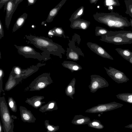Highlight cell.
Instances as JSON below:
<instances>
[{
  "label": "cell",
  "mask_w": 132,
  "mask_h": 132,
  "mask_svg": "<svg viewBox=\"0 0 132 132\" xmlns=\"http://www.w3.org/2000/svg\"><path fill=\"white\" fill-rule=\"evenodd\" d=\"M115 50L123 58L128 61L129 59L132 56V52L129 49L117 48Z\"/></svg>",
  "instance_id": "25"
},
{
  "label": "cell",
  "mask_w": 132,
  "mask_h": 132,
  "mask_svg": "<svg viewBox=\"0 0 132 132\" xmlns=\"http://www.w3.org/2000/svg\"><path fill=\"white\" fill-rule=\"evenodd\" d=\"M90 23V21L80 18L71 22L70 27L73 29L86 30L88 28Z\"/></svg>",
  "instance_id": "15"
},
{
  "label": "cell",
  "mask_w": 132,
  "mask_h": 132,
  "mask_svg": "<svg viewBox=\"0 0 132 132\" xmlns=\"http://www.w3.org/2000/svg\"><path fill=\"white\" fill-rule=\"evenodd\" d=\"M64 67L70 70L71 72L82 69V67L77 63L71 61H64L61 64Z\"/></svg>",
  "instance_id": "20"
},
{
  "label": "cell",
  "mask_w": 132,
  "mask_h": 132,
  "mask_svg": "<svg viewBox=\"0 0 132 132\" xmlns=\"http://www.w3.org/2000/svg\"><path fill=\"white\" fill-rule=\"evenodd\" d=\"M67 0H62L56 6L52 9L50 11L46 21L50 23L52 22L54 18L57 15L58 12Z\"/></svg>",
  "instance_id": "18"
},
{
  "label": "cell",
  "mask_w": 132,
  "mask_h": 132,
  "mask_svg": "<svg viewBox=\"0 0 132 132\" xmlns=\"http://www.w3.org/2000/svg\"><path fill=\"white\" fill-rule=\"evenodd\" d=\"M3 128L1 121H0V132H3Z\"/></svg>",
  "instance_id": "42"
},
{
  "label": "cell",
  "mask_w": 132,
  "mask_h": 132,
  "mask_svg": "<svg viewBox=\"0 0 132 132\" xmlns=\"http://www.w3.org/2000/svg\"><path fill=\"white\" fill-rule=\"evenodd\" d=\"M8 104L11 111L14 112L17 111V106L16 102L13 98L11 97H9L8 100Z\"/></svg>",
  "instance_id": "33"
},
{
  "label": "cell",
  "mask_w": 132,
  "mask_h": 132,
  "mask_svg": "<svg viewBox=\"0 0 132 132\" xmlns=\"http://www.w3.org/2000/svg\"></svg>",
  "instance_id": "47"
},
{
  "label": "cell",
  "mask_w": 132,
  "mask_h": 132,
  "mask_svg": "<svg viewBox=\"0 0 132 132\" xmlns=\"http://www.w3.org/2000/svg\"><path fill=\"white\" fill-rule=\"evenodd\" d=\"M117 98L125 102L132 103V93H123L116 95Z\"/></svg>",
  "instance_id": "27"
},
{
  "label": "cell",
  "mask_w": 132,
  "mask_h": 132,
  "mask_svg": "<svg viewBox=\"0 0 132 132\" xmlns=\"http://www.w3.org/2000/svg\"><path fill=\"white\" fill-rule=\"evenodd\" d=\"M76 82V79L75 78H73L67 86L65 89V93L66 95L72 99H73V95L75 93Z\"/></svg>",
  "instance_id": "22"
},
{
  "label": "cell",
  "mask_w": 132,
  "mask_h": 132,
  "mask_svg": "<svg viewBox=\"0 0 132 132\" xmlns=\"http://www.w3.org/2000/svg\"><path fill=\"white\" fill-rule=\"evenodd\" d=\"M86 45L91 51L97 55L104 58L113 60V58L103 48L97 44L88 42Z\"/></svg>",
  "instance_id": "13"
},
{
  "label": "cell",
  "mask_w": 132,
  "mask_h": 132,
  "mask_svg": "<svg viewBox=\"0 0 132 132\" xmlns=\"http://www.w3.org/2000/svg\"><path fill=\"white\" fill-rule=\"evenodd\" d=\"M0 59H1V52H0Z\"/></svg>",
  "instance_id": "46"
},
{
  "label": "cell",
  "mask_w": 132,
  "mask_h": 132,
  "mask_svg": "<svg viewBox=\"0 0 132 132\" xmlns=\"http://www.w3.org/2000/svg\"><path fill=\"white\" fill-rule=\"evenodd\" d=\"M84 7L81 6L77 9L71 15L69 19L71 22L77 19L80 18L84 14Z\"/></svg>",
  "instance_id": "26"
},
{
  "label": "cell",
  "mask_w": 132,
  "mask_h": 132,
  "mask_svg": "<svg viewBox=\"0 0 132 132\" xmlns=\"http://www.w3.org/2000/svg\"><path fill=\"white\" fill-rule=\"evenodd\" d=\"M98 0H89L91 4L94 3L95 4Z\"/></svg>",
  "instance_id": "40"
},
{
  "label": "cell",
  "mask_w": 132,
  "mask_h": 132,
  "mask_svg": "<svg viewBox=\"0 0 132 132\" xmlns=\"http://www.w3.org/2000/svg\"><path fill=\"white\" fill-rule=\"evenodd\" d=\"M100 40L116 45L132 43V41L129 40L124 36L118 35L110 36L106 34L102 36Z\"/></svg>",
  "instance_id": "12"
},
{
  "label": "cell",
  "mask_w": 132,
  "mask_h": 132,
  "mask_svg": "<svg viewBox=\"0 0 132 132\" xmlns=\"http://www.w3.org/2000/svg\"><path fill=\"white\" fill-rule=\"evenodd\" d=\"M53 82L50 73H44L34 79L27 87V89H29L30 91L40 90L45 88Z\"/></svg>",
  "instance_id": "6"
},
{
  "label": "cell",
  "mask_w": 132,
  "mask_h": 132,
  "mask_svg": "<svg viewBox=\"0 0 132 132\" xmlns=\"http://www.w3.org/2000/svg\"><path fill=\"white\" fill-rule=\"evenodd\" d=\"M128 61L132 64V56L129 59Z\"/></svg>",
  "instance_id": "44"
},
{
  "label": "cell",
  "mask_w": 132,
  "mask_h": 132,
  "mask_svg": "<svg viewBox=\"0 0 132 132\" xmlns=\"http://www.w3.org/2000/svg\"><path fill=\"white\" fill-rule=\"evenodd\" d=\"M25 37L29 43L49 56L52 54L62 59V54H64L66 52L61 45L53 42L51 39L47 37L37 36L30 34L26 35Z\"/></svg>",
  "instance_id": "1"
},
{
  "label": "cell",
  "mask_w": 132,
  "mask_h": 132,
  "mask_svg": "<svg viewBox=\"0 0 132 132\" xmlns=\"http://www.w3.org/2000/svg\"><path fill=\"white\" fill-rule=\"evenodd\" d=\"M104 6L106 7L109 6L113 7L118 6L120 5V4L118 0H106L104 2Z\"/></svg>",
  "instance_id": "34"
},
{
  "label": "cell",
  "mask_w": 132,
  "mask_h": 132,
  "mask_svg": "<svg viewBox=\"0 0 132 132\" xmlns=\"http://www.w3.org/2000/svg\"><path fill=\"white\" fill-rule=\"evenodd\" d=\"M4 36V32L3 29V27L1 23V20H0V39H1Z\"/></svg>",
  "instance_id": "36"
},
{
  "label": "cell",
  "mask_w": 132,
  "mask_h": 132,
  "mask_svg": "<svg viewBox=\"0 0 132 132\" xmlns=\"http://www.w3.org/2000/svg\"><path fill=\"white\" fill-rule=\"evenodd\" d=\"M68 39L69 47L67 48V59L76 61L79 60L80 55L84 57V54L79 47L81 40L80 36L76 33H74L72 39Z\"/></svg>",
  "instance_id": "4"
},
{
  "label": "cell",
  "mask_w": 132,
  "mask_h": 132,
  "mask_svg": "<svg viewBox=\"0 0 132 132\" xmlns=\"http://www.w3.org/2000/svg\"><path fill=\"white\" fill-rule=\"evenodd\" d=\"M48 35V36L51 38H52L54 36V33L53 29H52L49 31Z\"/></svg>",
  "instance_id": "38"
},
{
  "label": "cell",
  "mask_w": 132,
  "mask_h": 132,
  "mask_svg": "<svg viewBox=\"0 0 132 132\" xmlns=\"http://www.w3.org/2000/svg\"><path fill=\"white\" fill-rule=\"evenodd\" d=\"M108 9L111 12H113L114 10V7L112 6H109L108 7Z\"/></svg>",
  "instance_id": "41"
},
{
  "label": "cell",
  "mask_w": 132,
  "mask_h": 132,
  "mask_svg": "<svg viewBox=\"0 0 132 132\" xmlns=\"http://www.w3.org/2000/svg\"><path fill=\"white\" fill-rule=\"evenodd\" d=\"M17 49L19 53L26 58L37 59L40 61H46L51 59L49 56L44 52L41 53L36 51L32 47L28 46H18L14 45Z\"/></svg>",
  "instance_id": "5"
},
{
  "label": "cell",
  "mask_w": 132,
  "mask_h": 132,
  "mask_svg": "<svg viewBox=\"0 0 132 132\" xmlns=\"http://www.w3.org/2000/svg\"><path fill=\"white\" fill-rule=\"evenodd\" d=\"M9 0H1L0 2V9H1L4 5L6 4Z\"/></svg>",
  "instance_id": "37"
},
{
  "label": "cell",
  "mask_w": 132,
  "mask_h": 132,
  "mask_svg": "<svg viewBox=\"0 0 132 132\" xmlns=\"http://www.w3.org/2000/svg\"><path fill=\"white\" fill-rule=\"evenodd\" d=\"M108 75L116 82L118 84L127 82L129 80L125 74L123 72L111 67L109 69L104 67Z\"/></svg>",
  "instance_id": "10"
},
{
  "label": "cell",
  "mask_w": 132,
  "mask_h": 132,
  "mask_svg": "<svg viewBox=\"0 0 132 132\" xmlns=\"http://www.w3.org/2000/svg\"><path fill=\"white\" fill-rule=\"evenodd\" d=\"M4 73L3 70L1 68L0 69V94L2 92H4L2 88L3 78L4 77Z\"/></svg>",
  "instance_id": "35"
},
{
  "label": "cell",
  "mask_w": 132,
  "mask_h": 132,
  "mask_svg": "<svg viewBox=\"0 0 132 132\" xmlns=\"http://www.w3.org/2000/svg\"><path fill=\"white\" fill-rule=\"evenodd\" d=\"M87 125L89 127L98 129H102L104 127L101 122L97 119H93V121L89 122Z\"/></svg>",
  "instance_id": "28"
},
{
  "label": "cell",
  "mask_w": 132,
  "mask_h": 132,
  "mask_svg": "<svg viewBox=\"0 0 132 132\" xmlns=\"http://www.w3.org/2000/svg\"><path fill=\"white\" fill-rule=\"evenodd\" d=\"M126 7L125 13L129 14L132 18V0H124Z\"/></svg>",
  "instance_id": "32"
},
{
  "label": "cell",
  "mask_w": 132,
  "mask_h": 132,
  "mask_svg": "<svg viewBox=\"0 0 132 132\" xmlns=\"http://www.w3.org/2000/svg\"><path fill=\"white\" fill-rule=\"evenodd\" d=\"M23 0H9L6 6L5 25L8 29L13 15L17 9L18 5Z\"/></svg>",
  "instance_id": "11"
},
{
  "label": "cell",
  "mask_w": 132,
  "mask_h": 132,
  "mask_svg": "<svg viewBox=\"0 0 132 132\" xmlns=\"http://www.w3.org/2000/svg\"><path fill=\"white\" fill-rule=\"evenodd\" d=\"M130 22L131 23V29L132 30V19H130Z\"/></svg>",
  "instance_id": "45"
},
{
  "label": "cell",
  "mask_w": 132,
  "mask_h": 132,
  "mask_svg": "<svg viewBox=\"0 0 132 132\" xmlns=\"http://www.w3.org/2000/svg\"><path fill=\"white\" fill-rule=\"evenodd\" d=\"M109 31L103 28L97 26L95 29V34L96 36H101L108 34Z\"/></svg>",
  "instance_id": "31"
},
{
  "label": "cell",
  "mask_w": 132,
  "mask_h": 132,
  "mask_svg": "<svg viewBox=\"0 0 132 132\" xmlns=\"http://www.w3.org/2000/svg\"><path fill=\"white\" fill-rule=\"evenodd\" d=\"M91 121L90 118L81 115L75 116L71 123L74 125H80L87 124Z\"/></svg>",
  "instance_id": "19"
},
{
  "label": "cell",
  "mask_w": 132,
  "mask_h": 132,
  "mask_svg": "<svg viewBox=\"0 0 132 132\" xmlns=\"http://www.w3.org/2000/svg\"><path fill=\"white\" fill-rule=\"evenodd\" d=\"M93 16L95 20L110 28L123 29L131 25L126 17L113 12L109 13L96 12Z\"/></svg>",
  "instance_id": "2"
},
{
  "label": "cell",
  "mask_w": 132,
  "mask_h": 132,
  "mask_svg": "<svg viewBox=\"0 0 132 132\" xmlns=\"http://www.w3.org/2000/svg\"><path fill=\"white\" fill-rule=\"evenodd\" d=\"M58 107L56 102L54 101L49 102L46 104L42 106L39 110V111L42 113L47 111H52L57 110Z\"/></svg>",
  "instance_id": "21"
},
{
  "label": "cell",
  "mask_w": 132,
  "mask_h": 132,
  "mask_svg": "<svg viewBox=\"0 0 132 132\" xmlns=\"http://www.w3.org/2000/svg\"><path fill=\"white\" fill-rule=\"evenodd\" d=\"M27 14L24 13L17 19L13 26L12 29L13 32H15L22 27L27 18Z\"/></svg>",
  "instance_id": "24"
},
{
  "label": "cell",
  "mask_w": 132,
  "mask_h": 132,
  "mask_svg": "<svg viewBox=\"0 0 132 132\" xmlns=\"http://www.w3.org/2000/svg\"><path fill=\"white\" fill-rule=\"evenodd\" d=\"M20 115L22 120L24 122L35 123L36 119L31 111L22 106L19 107Z\"/></svg>",
  "instance_id": "14"
},
{
  "label": "cell",
  "mask_w": 132,
  "mask_h": 132,
  "mask_svg": "<svg viewBox=\"0 0 132 132\" xmlns=\"http://www.w3.org/2000/svg\"><path fill=\"white\" fill-rule=\"evenodd\" d=\"M37 1V0H28V5L30 6L34 4Z\"/></svg>",
  "instance_id": "39"
},
{
  "label": "cell",
  "mask_w": 132,
  "mask_h": 132,
  "mask_svg": "<svg viewBox=\"0 0 132 132\" xmlns=\"http://www.w3.org/2000/svg\"><path fill=\"white\" fill-rule=\"evenodd\" d=\"M106 35L113 36L118 35L124 36L129 40L132 41V31H130L120 30L113 31H110Z\"/></svg>",
  "instance_id": "23"
},
{
  "label": "cell",
  "mask_w": 132,
  "mask_h": 132,
  "mask_svg": "<svg viewBox=\"0 0 132 132\" xmlns=\"http://www.w3.org/2000/svg\"><path fill=\"white\" fill-rule=\"evenodd\" d=\"M11 117L14 120L16 119L17 118V117L16 116H14L13 115H11Z\"/></svg>",
  "instance_id": "43"
},
{
  "label": "cell",
  "mask_w": 132,
  "mask_h": 132,
  "mask_svg": "<svg viewBox=\"0 0 132 132\" xmlns=\"http://www.w3.org/2000/svg\"><path fill=\"white\" fill-rule=\"evenodd\" d=\"M122 104L114 102L108 103L101 104L87 109L85 112L92 113H103L122 106Z\"/></svg>",
  "instance_id": "8"
},
{
  "label": "cell",
  "mask_w": 132,
  "mask_h": 132,
  "mask_svg": "<svg viewBox=\"0 0 132 132\" xmlns=\"http://www.w3.org/2000/svg\"><path fill=\"white\" fill-rule=\"evenodd\" d=\"M44 123L45 128L47 130L46 132H55L57 131L59 129V126H55L49 123L48 120H45Z\"/></svg>",
  "instance_id": "29"
},
{
  "label": "cell",
  "mask_w": 132,
  "mask_h": 132,
  "mask_svg": "<svg viewBox=\"0 0 132 132\" xmlns=\"http://www.w3.org/2000/svg\"><path fill=\"white\" fill-rule=\"evenodd\" d=\"M52 29L54 36L69 39V37L65 36L64 31L61 27H55Z\"/></svg>",
  "instance_id": "30"
},
{
  "label": "cell",
  "mask_w": 132,
  "mask_h": 132,
  "mask_svg": "<svg viewBox=\"0 0 132 132\" xmlns=\"http://www.w3.org/2000/svg\"><path fill=\"white\" fill-rule=\"evenodd\" d=\"M91 81L88 87L92 93L96 92L99 89L108 87L109 84L106 80L100 76L92 75L90 76Z\"/></svg>",
  "instance_id": "9"
},
{
  "label": "cell",
  "mask_w": 132,
  "mask_h": 132,
  "mask_svg": "<svg viewBox=\"0 0 132 132\" xmlns=\"http://www.w3.org/2000/svg\"><path fill=\"white\" fill-rule=\"evenodd\" d=\"M44 98V97L42 96H34L30 98H27L25 102L34 108L37 109L45 103V102L42 101Z\"/></svg>",
  "instance_id": "16"
},
{
  "label": "cell",
  "mask_w": 132,
  "mask_h": 132,
  "mask_svg": "<svg viewBox=\"0 0 132 132\" xmlns=\"http://www.w3.org/2000/svg\"><path fill=\"white\" fill-rule=\"evenodd\" d=\"M22 79L21 78H15L13 73L11 71L8 80L5 84L4 90L6 91L11 90Z\"/></svg>",
  "instance_id": "17"
},
{
  "label": "cell",
  "mask_w": 132,
  "mask_h": 132,
  "mask_svg": "<svg viewBox=\"0 0 132 132\" xmlns=\"http://www.w3.org/2000/svg\"><path fill=\"white\" fill-rule=\"evenodd\" d=\"M45 64L38 63L36 65H32L26 69H22L20 67L14 66L11 71L13 73L15 78H26L37 71L39 68L45 65Z\"/></svg>",
  "instance_id": "7"
},
{
  "label": "cell",
  "mask_w": 132,
  "mask_h": 132,
  "mask_svg": "<svg viewBox=\"0 0 132 132\" xmlns=\"http://www.w3.org/2000/svg\"><path fill=\"white\" fill-rule=\"evenodd\" d=\"M0 114L4 132H14V120L12 117L4 96L0 97Z\"/></svg>",
  "instance_id": "3"
}]
</instances>
